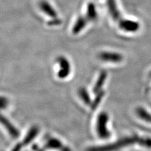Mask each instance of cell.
Returning <instances> with one entry per match:
<instances>
[{
  "instance_id": "1",
  "label": "cell",
  "mask_w": 151,
  "mask_h": 151,
  "mask_svg": "<svg viewBox=\"0 0 151 151\" xmlns=\"http://www.w3.org/2000/svg\"><path fill=\"white\" fill-rule=\"evenodd\" d=\"M134 144H139L144 147L151 148V139L142 138L136 136L129 137L120 139L113 144L89 147L86 151H117Z\"/></svg>"
},
{
  "instance_id": "2",
  "label": "cell",
  "mask_w": 151,
  "mask_h": 151,
  "mask_svg": "<svg viewBox=\"0 0 151 151\" xmlns=\"http://www.w3.org/2000/svg\"><path fill=\"white\" fill-rule=\"evenodd\" d=\"M108 12L112 19L117 23L119 28L127 32H135L137 31L140 25L137 22L125 19L122 17L118 8L116 0H105Z\"/></svg>"
},
{
  "instance_id": "3",
  "label": "cell",
  "mask_w": 151,
  "mask_h": 151,
  "mask_svg": "<svg viewBox=\"0 0 151 151\" xmlns=\"http://www.w3.org/2000/svg\"><path fill=\"white\" fill-rule=\"evenodd\" d=\"M97 17L98 13L95 4L92 2L89 3L87 6L86 13L84 16L79 17L77 19L73 28V33L74 34H79L89 22L95 21Z\"/></svg>"
},
{
  "instance_id": "4",
  "label": "cell",
  "mask_w": 151,
  "mask_h": 151,
  "mask_svg": "<svg viewBox=\"0 0 151 151\" xmlns=\"http://www.w3.org/2000/svg\"><path fill=\"white\" fill-rule=\"evenodd\" d=\"M108 115L106 113L102 112L99 115L97 119L96 131L99 137L105 139L110 137V133L107 128Z\"/></svg>"
},
{
  "instance_id": "5",
  "label": "cell",
  "mask_w": 151,
  "mask_h": 151,
  "mask_svg": "<svg viewBox=\"0 0 151 151\" xmlns=\"http://www.w3.org/2000/svg\"><path fill=\"white\" fill-rule=\"evenodd\" d=\"M57 60L60 67L58 74V77L61 79L67 78L70 73V65L68 60L63 56H60Z\"/></svg>"
},
{
  "instance_id": "6",
  "label": "cell",
  "mask_w": 151,
  "mask_h": 151,
  "mask_svg": "<svg viewBox=\"0 0 151 151\" xmlns=\"http://www.w3.org/2000/svg\"><path fill=\"white\" fill-rule=\"evenodd\" d=\"M98 58L104 62L119 63L123 60L122 54L114 52H102L98 55Z\"/></svg>"
},
{
  "instance_id": "7",
  "label": "cell",
  "mask_w": 151,
  "mask_h": 151,
  "mask_svg": "<svg viewBox=\"0 0 151 151\" xmlns=\"http://www.w3.org/2000/svg\"><path fill=\"white\" fill-rule=\"evenodd\" d=\"M0 123L5 127L9 134L12 135L13 138H18L19 135V132L15 127L9 122L6 117H4L1 113H0Z\"/></svg>"
},
{
  "instance_id": "8",
  "label": "cell",
  "mask_w": 151,
  "mask_h": 151,
  "mask_svg": "<svg viewBox=\"0 0 151 151\" xmlns=\"http://www.w3.org/2000/svg\"><path fill=\"white\" fill-rule=\"evenodd\" d=\"M39 6L41 10L45 13L49 17L55 18H58V13L54 9V8L51 6V4L47 1L46 0H41L39 3Z\"/></svg>"
},
{
  "instance_id": "9",
  "label": "cell",
  "mask_w": 151,
  "mask_h": 151,
  "mask_svg": "<svg viewBox=\"0 0 151 151\" xmlns=\"http://www.w3.org/2000/svg\"><path fill=\"white\" fill-rule=\"evenodd\" d=\"M65 145L61 142L55 138H50L47 140L45 145V148L47 149H55L61 151Z\"/></svg>"
},
{
  "instance_id": "10",
  "label": "cell",
  "mask_w": 151,
  "mask_h": 151,
  "mask_svg": "<svg viewBox=\"0 0 151 151\" xmlns=\"http://www.w3.org/2000/svg\"><path fill=\"white\" fill-rule=\"evenodd\" d=\"M39 129L37 126L32 127L27 133L25 139L23 140V145H27L29 144L39 134Z\"/></svg>"
},
{
  "instance_id": "11",
  "label": "cell",
  "mask_w": 151,
  "mask_h": 151,
  "mask_svg": "<svg viewBox=\"0 0 151 151\" xmlns=\"http://www.w3.org/2000/svg\"><path fill=\"white\" fill-rule=\"evenodd\" d=\"M107 77V74L105 71H102L97 79V81L94 85L93 88V92L94 93H98L101 91V88L103 84L105 83V80Z\"/></svg>"
},
{
  "instance_id": "12",
  "label": "cell",
  "mask_w": 151,
  "mask_h": 151,
  "mask_svg": "<svg viewBox=\"0 0 151 151\" xmlns=\"http://www.w3.org/2000/svg\"><path fill=\"white\" fill-rule=\"evenodd\" d=\"M78 93L79 96L81 98V100L85 104H86V105H91L92 103L91 98L89 97V93H88L86 89L83 88L79 89Z\"/></svg>"
},
{
  "instance_id": "13",
  "label": "cell",
  "mask_w": 151,
  "mask_h": 151,
  "mask_svg": "<svg viewBox=\"0 0 151 151\" xmlns=\"http://www.w3.org/2000/svg\"><path fill=\"white\" fill-rule=\"evenodd\" d=\"M137 115L140 119L151 124V115L147 111H145L144 109H143L142 108H139L137 110Z\"/></svg>"
},
{
  "instance_id": "14",
  "label": "cell",
  "mask_w": 151,
  "mask_h": 151,
  "mask_svg": "<svg viewBox=\"0 0 151 151\" xmlns=\"http://www.w3.org/2000/svg\"><path fill=\"white\" fill-rule=\"evenodd\" d=\"M96 94H97V95L96 96L95 98H94V100L91 104V108L93 110L96 109V108L98 107L99 104H100V102L101 101L102 99L103 98V96H104V92L103 91L98 92Z\"/></svg>"
},
{
  "instance_id": "15",
  "label": "cell",
  "mask_w": 151,
  "mask_h": 151,
  "mask_svg": "<svg viewBox=\"0 0 151 151\" xmlns=\"http://www.w3.org/2000/svg\"><path fill=\"white\" fill-rule=\"evenodd\" d=\"M8 104V101L6 98L0 96V109H4L6 108Z\"/></svg>"
},
{
  "instance_id": "16",
  "label": "cell",
  "mask_w": 151,
  "mask_h": 151,
  "mask_svg": "<svg viewBox=\"0 0 151 151\" xmlns=\"http://www.w3.org/2000/svg\"><path fill=\"white\" fill-rule=\"evenodd\" d=\"M61 23H62V21H61L60 19L58 18H54L53 20L49 21L48 23H47V24H48L49 26H55V25H59Z\"/></svg>"
},
{
  "instance_id": "17",
  "label": "cell",
  "mask_w": 151,
  "mask_h": 151,
  "mask_svg": "<svg viewBox=\"0 0 151 151\" xmlns=\"http://www.w3.org/2000/svg\"><path fill=\"white\" fill-rule=\"evenodd\" d=\"M22 147H23V144L18 143L13 147V149H12V151H21Z\"/></svg>"
},
{
  "instance_id": "18",
  "label": "cell",
  "mask_w": 151,
  "mask_h": 151,
  "mask_svg": "<svg viewBox=\"0 0 151 151\" xmlns=\"http://www.w3.org/2000/svg\"><path fill=\"white\" fill-rule=\"evenodd\" d=\"M32 147H33V149H34L35 151H43V150L38 147L37 145H34Z\"/></svg>"
}]
</instances>
